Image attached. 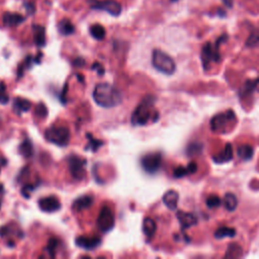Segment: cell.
<instances>
[{"instance_id":"15","label":"cell","mask_w":259,"mask_h":259,"mask_svg":"<svg viewBox=\"0 0 259 259\" xmlns=\"http://www.w3.org/2000/svg\"><path fill=\"white\" fill-rule=\"evenodd\" d=\"M177 219H178V221L180 223V226L183 230L187 229V228H190L191 226H194L196 224V218L190 213H185V212H182V211H178L177 212Z\"/></svg>"},{"instance_id":"9","label":"cell","mask_w":259,"mask_h":259,"mask_svg":"<svg viewBox=\"0 0 259 259\" xmlns=\"http://www.w3.org/2000/svg\"><path fill=\"white\" fill-rule=\"evenodd\" d=\"M162 164V156L160 153H150L146 154L141 159V166L143 169L150 174L156 173Z\"/></svg>"},{"instance_id":"20","label":"cell","mask_w":259,"mask_h":259,"mask_svg":"<svg viewBox=\"0 0 259 259\" xmlns=\"http://www.w3.org/2000/svg\"><path fill=\"white\" fill-rule=\"evenodd\" d=\"M233 156H234L233 148H232L231 144H227L225 149L220 154H218V156L214 157V160L217 163H224V162H228V161L232 160Z\"/></svg>"},{"instance_id":"5","label":"cell","mask_w":259,"mask_h":259,"mask_svg":"<svg viewBox=\"0 0 259 259\" xmlns=\"http://www.w3.org/2000/svg\"><path fill=\"white\" fill-rule=\"evenodd\" d=\"M223 39L224 38L218 40L215 45L208 43L203 46L202 51H201V60H202V64H203V67L205 70L208 69V65H210L211 63L219 62V60H220L219 48H220V44L222 43Z\"/></svg>"},{"instance_id":"32","label":"cell","mask_w":259,"mask_h":259,"mask_svg":"<svg viewBox=\"0 0 259 259\" xmlns=\"http://www.w3.org/2000/svg\"><path fill=\"white\" fill-rule=\"evenodd\" d=\"M48 114H49V112H48V108L46 107V105H44L43 102H40L36 108L35 115L40 119H45L48 117Z\"/></svg>"},{"instance_id":"13","label":"cell","mask_w":259,"mask_h":259,"mask_svg":"<svg viewBox=\"0 0 259 259\" xmlns=\"http://www.w3.org/2000/svg\"><path fill=\"white\" fill-rule=\"evenodd\" d=\"M93 201H94V198L92 195H88V194L81 195L76 199H74L72 203V209L75 212H81L83 210L89 209L93 204Z\"/></svg>"},{"instance_id":"10","label":"cell","mask_w":259,"mask_h":259,"mask_svg":"<svg viewBox=\"0 0 259 259\" xmlns=\"http://www.w3.org/2000/svg\"><path fill=\"white\" fill-rule=\"evenodd\" d=\"M91 8L94 10L105 11L113 17H118L122 13V7L115 0H103V2H93Z\"/></svg>"},{"instance_id":"4","label":"cell","mask_w":259,"mask_h":259,"mask_svg":"<svg viewBox=\"0 0 259 259\" xmlns=\"http://www.w3.org/2000/svg\"><path fill=\"white\" fill-rule=\"evenodd\" d=\"M48 142L59 147H66L70 142V131L65 126H51L45 132Z\"/></svg>"},{"instance_id":"40","label":"cell","mask_w":259,"mask_h":259,"mask_svg":"<svg viewBox=\"0 0 259 259\" xmlns=\"http://www.w3.org/2000/svg\"><path fill=\"white\" fill-rule=\"evenodd\" d=\"M4 191H5V187L2 183H0V193H4Z\"/></svg>"},{"instance_id":"24","label":"cell","mask_w":259,"mask_h":259,"mask_svg":"<svg viewBox=\"0 0 259 259\" xmlns=\"http://www.w3.org/2000/svg\"><path fill=\"white\" fill-rule=\"evenodd\" d=\"M224 205L227 211L229 212H234L237 209V205H238V199L236 197L235 194L229 192L225 195L224 197Z\"/></svg>"},{"instance_id":"25","label":"cell","mask_w":259,"mask_h":259,"mask_svg":"<svg viewBox=\"0 0 259 259\" xmlns=\"http://www.w3.org/2000/svg\"><path fill=\"white\" fill-rule=\"evenodd\" d=\"M253 152H254V150H253L252 146H250V145H242V146H240L238 148L237 154H238V156L241 159L247 161V160H250L253 157Z\"/></svg>"},{"instance_id":"30","label":"cell","mask_w":259,"mask_h":259,"mask_svg":"<svg viewBox=\"0 0 259 259\" xmlns=\"http://www.w3.org/2000/svg\"><path fill=\"white\" fill-rule=\"evenodd\" d=\"M236 234L235 229L229 227H221L215 232V237L218 239H223L226 237H234Z\"/></svg>"},{"instance_id":"28","label":"cell","mask_w":259,"mask_h":259,"mask_svg":"<svg viewBox=\"0 0 259 259\" xmlns=\"http://www.w3.org/2000/svg\"><path fill=\"white\" fill-rule=\"evenodd\" d=\"M86 137L88 138L89 140V143L87 144V146L84 148V150H91L93 152H96L100 147H102L103 145V142L101 140H98L96 138H94L91 134L87 133L86 134Z\"/></svg>"},{"instance_id":"31","label":"cell","mask_w":259,"mask_h":259,"mask_svg":"<svg viewBox=\"0 0 259 259\" xmlns=\"http://www.w3.org/2000/svg\"><path fill=\"white\" fill-rule=\"evenodd\" d=\"M10 101V96L7 92V85L5 82H0V103L7 105Z\"/></svg>"},{"instance_id":"21","label":"cell","mask_w":259,"mask_h":259,"mask_svg":"<svg viewBox=\"0 0 259 259\" xmlns=\"http://www.w3.org/2000/svg\"><path fill=\"white\" fill-rule=\"evenodd\" d=\"M156 230H157V226H156V223H155V221L153 219H151V218H145L144 219V221H143V232L148 239H151L154 236V234L156 233Z\"/></svg>"},{"instance_id":"14","label":"cell","mask_w":259,"mask_h":259,"mask_svg":"<svg viewBox=\"0 0 259 259\" xmlns=\"http://www.w3.org/2000/svg\"><path fill=\"white\" fill-rule=\"evenodd\" d=\"M163 202L167 208L171 211H175L177 209V203L179 199V194L175 190H168L163 195Z\"/></svg>"},{"instance_id":"35","label":"cell","mask_w":259,"mask_h":259,"mask_svg":"<svg viewBox=\"0 0 259 259\" xmlns=\"http://www.w3.org/2000/svg\"><path fill=\"white\" fill-rule=\"evenodd\" d=\"M37 187H38V184H37V183L26 184V185L22 188V194H23L26 198H29V197L31 196V192L34 191Z\"/></svg>"},{"instance_id":"33","label":"cell","mask_w":259,"mask_h":259,"mask_svg":"<svg viewBox=\"0 0 259 259\" xmlns=\"http://www.w3.org/2000/svg\"><path fill=\"white\" fill-rule=\"evenodd\" d=\"M221 203H222V200L217 195H210L208 198H206V205H208L211 209L218 208Z\"/></svg>"},{"instance_id":"11","label":"cell","mask_w":259,"mask_h":259,"mask_svg":"<svg viewBox=\"0 0 259 259\" xmlns=\"http://www.w3.org/2000/svg\"><path fill=\"white\" fill-rule=\"evenodd\" d=\"M61 202L55 195H49L42 197L39 200V208L45 213H54L61 209Z\"/></svg>"},{"instance_id":"27","label":"cell","mask_w":259,"mask_h":259,"mask_svg":"<svg viewBox=\"0 0 259 259\" xmlns=\"http://www.w3.org/2000/svg\"><path fill=\"white\" fill-rule=\"evenodd\" d=\"M106 30L105 28H103L101 25H98V24H95L93 26L90 27V35L95 39V40H98V41H101L105 39L106 37Z\"/></svg>"},{"instance_id":"6","label":"cell","mask_w":259,"mask_h":259,"mask_svg":"<svg viewBox=\"0 0 259 259\" xmlns=\"http://www.w3.org/2000/svg\"><path fill=\"white\" fill-rule=\"evenodd\" d=\"M67 162L70 174L73 178L77 180H82L86 176V159L78 156V155L72 154L67 158Z\"/></svg>"},{"instance_id":"34","label":"cell","mask_w":259,"mask_h":259,"mask_svg":"<svg viewBox=\"0 0 259 259\" xmlns=\"http://www.w3.org/2000/svg\"><path fill=\"white\" fill-rule=\"evenodd\" d=\"M258 91L259 90V79H256L254 81H251V82H247L245 87H244V92L246 93H250V92H253V91Z\"/></svg>"},{"instance_id":"3","label":"cell","mask_w":259,"mask_h":259,"mask_svg":"<svg viewBox=\"0 0 259 259\" xmlns=\"http://www.w3.org/2000/svg\"><path fill=\"white\" fill-rule=\"evenodd\" d=\"M152 65L157 71L166 75H171L176 70L174 60L168 54H166L165 52L158 49L153 51Z\"/></svg>"},{"instance_id":"37","label":"cell","mask_w":259,"mask_h":259,"mask_svg":"<svg viewBox=\"0 0 259 259\" xmlns=\"http://www.w3.org/2000/svg\"><path fill=\"white\" fill-rule=\"evenodd\" d=\"M259 43V35L258 34H253L250 36V38L247 41L248 46H255Z\"/></svg>"},{"instance_id":"7","label":"cell","mask_w":259,"mask_h":259,"mask_svg":"<svg viewBox=\"0 0 259 259\" xmlns=\"http://www.w3.org/2000/svg\"><path fill=\"white\" fill-rule=\"evenodd\" d=\"M236 116L233 111H228L215 116L211 121V128L214 132L223 133L235 122Z\"/></svg>"},{"instance_id":"26","label":"cell","mask_w":259,"mask_h":259,"mask_svg":"<svg viewBox=\"0 0 259 259\" xmlns=\"http://www.w3.org/2000/svg\"><path fill=\"white\" fill-rule=\"evenodd\" d=\"M58 29H59L60 34H62L63 36H70V35L74 34V32H75V27L69 20L61 21L59 23Z\"/></svg>"},{"instance_id":"36","label":"cell","mask_w":259,"mask_h":259,"mask_svg":"<svg viewBox=\"0 0 259 259\" xmlns=\"http://www.w3.org/2000/svg\"><path fill=\"white\" fill-rule=\"evenodd\" d=\"M91 69H92V70H95L99 76H102L103 74H105V67H103V66H102L100 63H98V62L93 63L92 66H91Z\"/></svg>"},{"instance_id":"18","label":"cell","mask_w":259,"mask_h":259,"mask_svg":"<svg viewBox=\"0 0 259 259\" xmlns=\"http://www.w3.org/2000/svg\"><path fill=\"white\" fill-rule=\"evenodd\" d=\"M32 107V103L30 100L23 98V97H17L14 100V111L18 115H22L23 113L28 112Z\"/></svg>"},{"instance_id":"41","label":"cell","mask_w":259,"mask_h":259,"mask_svg":"<svg viewBox=\"0 0 259 259\" xmlns=\"http://www.w3.org/2000/svg\"><path fill=\"white\" fill-rule=\"evenodd\" d=\"M0 209H2V199H0Z\"/></svg>"},{"instance_id":"16","label":"cell","mask_w":259,"mask_h":259,"mask_svg":"<svg viewBox=\"0 0 259 259\" xmlns=\"http://www.w3.org/2000/svg\"><path fill=\"white\" fill-rule=\"evenodd\" d=\"M42 57H43V54H42V53H39V55H38L37 58H34L33 56H28V57L25 59V61H24L22 64H20V66H19L18 79H20V78L23 77L25 71L28 70L29 68H31V66L33 65V63H40Z\"/></svg>"},{"instance_id":"22","label":"cell","mask_w":259,"mask_h":259,"mask_svg":"<svg viewBox=\"0 0 259 259\" xmlns=\"http://www.w3.org/2000/svg\"><path fill=\"white\" fill-rule=\"evenodd\" d=\"M197 169V165L195 162H191L189 163L186 167H182V166H179L178 168H176L174 170V173L173 175L176 177V178H180V177H183L185 175H188V174H191L193 172H195Z\"/></svg>"},{"instance_id":"12","label":"cell","mask_w":259,"mask_h":259,"mask_svg":"<svg viewBox=\"0 0 259 259\" xmlns=\"http://www.w3.org/2000/svg\"><path fill=\"white\" fill-rule=\"evenodd\" d=\"M75 244L85 250H93L101 244V239L96 236H79L75 239Z\"/></svg>"},{"instance_id":"19","label":"cell","mask_w":259,"mask_h":259,"mask_svg":"<svg viewBox=\"0 0 259 259\" xmlns=\"http://www.w3.org/2000/svg\"><path fill=\"white\" fill-rule=\"evenodd\" d=\"M34 31V39L35 43L39 48H42L46 45V30L43 26L34 25L33 26Z\"/></svg>"},{"instance_id":"8","label":"cell","mask_w":259,"mask_h":259,"mask_svg":"<svg viewBox=\"0 0 259 259\" xmlns=\"http://www.w3.org/2000/svg\"><path fill=\"white\" fill-rule=\"evenodd\" d=\"M96 223H97L98 229L103 233L111 231L115 227V216L110 206L108 205L102 206Z\"/></svg>"},{"instance_id":"38","label":"cell","mask_w":259,"mask_h":259,"mask_svg":"<svg viewBox=\"0 0 259 259\" xmlns=\"http://www.w3.org/2000/svg\"><path fill=\"white\" fill-rule=\"evenodd\" d=\"M73 66L77 68H82L85 66V60L82 58H77L73 61Z\"/></svg>"},{"instance_id":"2","label":"cell","mask_w":259,"mask_h":259,"mask_svg":"<svg viewBox=\"0 0 259 259\" xmlns=\"http://www.w3.org/2000/svg\"><path fill=\"white\" fill-rule=\"evenodd\" d=\"M154 102L153 96H147L143 99L132 115L131 122L134 126H145L150 121L156 122L158 120L159 115L154 110Z\"/></svg>"},{"instance_id":"1","label":"cell","mask_w":259,"mask_h":259,"mask_svg":"<svg viewBox=\"0 0 259 259\" xmlns=\"http://www.w3.org/2000/svg\"><path fill=\"white\" fill-rule=\"evenodd\" d=\"M93 99L101 108H115L123 101V95L118 88L110 83H98L93 90Z\"/></svg>"},{"instance_id":"23","label":"cell","mask_w":259,"mask_h":259,"mask_svg":"<svg viewBox=\"0 0 259 259\" xmlns=\"http://www.w3.org/2000/svg\"><path fill=\"white\" fill-rule=\"evenodd\" d=\"M20 152L26 158H31L33 156L35 153V149H34L33 143L30 139L24 140V142L20 146Z\"/></svg>"},{"instance_id":"17","label":"cell","mask_w":259,"mask_h":259,"mask_svg":"<svg viewBox=\"0 0 259 259\" xmlns=\"http://www.w3.org/2000/svg\"><path fill=\"white\" fill-rule=\"evenodd\" d=\"M4 24L7 27H17L25 22V18L20 14L6 13L3 18Z\"/></svg>"},{"instance_id":"39","label":"cell","mask_w":259,"mask_h":259,"mask_svg":"<svg viewBox=\"0 0 259 259\" xmlns=\"http://www.w3.org/2000/svg\"><path fill=\"white\" fill-rule=\"evenodd\" d=\"M25 7H26V9H27L28 14L33 15V14L35 13V10H36V9H35V6H34L33 4H26Z\"/></svg>"},{"instance_id":"29","label":"cell","mask_w":259,"mask_h":259,"mask_svg":"<svg viewBox=\"0 0 259 259\" xmlns=\"http://www.w3.org/2000/svg\"><path fill=\"white\" fill-rule=\"evenodd\" d=\"M59 245V240L55 237H52L49 239V242H48V245L47 247L45 248L46 252L49 254V256L51 258H55L56 256V249Z\"/></svg>"}]
</instances>
